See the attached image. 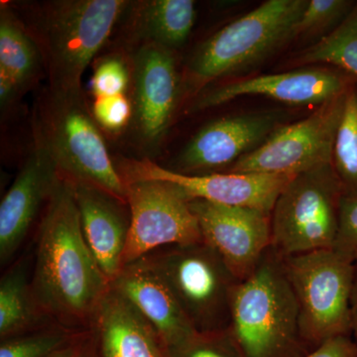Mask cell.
I'll return each mask as SVG.
<instances>
[{
	"label": "cell",
	"mask_w": 357,
	"mask_h": 357,
	"mask_svg": "<svg viewBox=\"0 0 357 357\" xmlns=\"http://www.w3.org/2000/svg\"><path fill=\"white\" fill-rule=\"evenodd\" d=\"M198 333L227 330L238 279L208 244H176L144 256Z\"/></svg>",
	"instance_id": "6"
},
{
	"label": "cell",
	"mask_w": 357,
	"mask_h": 357,
	"mask_svg": "<svg viewBox=\"0 0 357 357\" xmlns=\"http://www.w3.org/2000/svg\"><path fill=\"white\" fill-rule=\"evenodd\" d=\"M31 285L46 316L75 332L91 330L110 290L82 231L75 184L61 176L40 222Z\"/></svg>",
	"instance_id": "1"
},
{
	"label": "cell",
	"mask_w": 357,
	"mask_h": 357,
	"mask_svg": "<svg viewBox=\"0 0 357 357\" xmlns=\"http://www.w3.org/2000/svg\"><path fill=\"white\" fill-rule=\"evenodd\" d=\"M169 357H243L227 330L196 333L168 349Z\"/></svg>",
	"instance_id": "27"
},
{
	"label": "cell",
	"mask_w": 357,
	"mask_h": 357,
	"mask_svg": "<svg viewBox=\"0 0 357 357\" xmlns=\"http://www.w3.org/2000/svg\"><path fill=\"white\" fill-rule=\"evenodd\" d=\"M129 70L117 56L105 58L96 68L91 77V91L96 98L124 95L129 84Z\"/></svg>",
	"instance_id": "28"
},
{
	"label": "cell",
	"mask_w": 357,
	"mask_h": 357,
	"mask_svg": "<svg viewBox=\"0 0 357 357\" xmlns=\"http://www.w3.org/2000/svg\"><path fill=\"white\" fill-rule=\"evenodd\" d=\"M110 287L154 326L168 349L198 333L161 276L144 259L124 265Z\"/></svg>",
	"instance_id": "17"
},
{
	"label": "cell",
	"mask_w": 357,
	"mask_h": 357,
	"mask_svg": "<svg viewBox=\"0 0 357 357\" xmlns=\"http://www.w3.org/2000/svg\"><path fill=\"white\" fill-rule=\"evenodd\" d=\"M189 204L204 243L217 251L238 280L248 278L271 248V215L204 199H191Z\"/></svg>",
	"instance_id": "12"
},
{
	"label": "cell",
	"mask_w": 357,
	"mask_h": 357,
	"mask_svg": "<svg viewBox=\"0 0 357 357\" xmlns=\"http://www.w3.org/2000/svg\"><path fill=\"white\" fill-rule=\"evenodd\" d=\"M347 93L319 105L306 119L277 128L263 144L230 167L227 173L298 175L332 163Z\"/></svg>",
	"instance_id": "9"
},
{
	"label": "cell",
	"mask_w": 357,
	"mask_h": 357,
	"mask_svg": "<svg viewBox=\"0 0 357 357\" xmlns=\"http://www.w3.org/2000/svg\"><path fill=\"white\" fill-rule=\"evenodd\" d=\"M91 357H100V356H98V352H96V349L95 354H93V356H91Z\"/></svg>",
	"instance_id": "34"
},
{
	"label": "cell",
	"mask_w": 357,
	"mask_h": 357,
	"mask_svg": "<svg viewBox=\"0 0 357 357\" xmlns=\"http://www.w3.org/2000/svg\"><path fill=\"white\" fill-rule=\"evenodd\" d=\"M34 135L61 177L128 203L126 185L110 159L83 91L61 93L48 89L36 109Z\"/></svg>",
	"instance_id": "4"
},
{
	"label": "cell",
	"mask_w": 357,
	"mask_h": 357,
	"mask_svg": "<svg viewBox=\"0 0 357 357\" xmlns=\"http://www.w3.org/2000/svg\"><path fill=\"white\" fill-rule=\"evenodd\" d=\"M349 0H307L306 8L295 28V36H309L328 28H337L354 8Z\"/></svg>",
	"instance_id": "26"
},
{
	"label": "cell",
	"mask_w": 357,
	"mask_h": 357,
	"mask_svg": "<svg viewBox=\"0 0 357 357\" xmlns=\"http://www.w3.org/2000/svg\"><path fill=\"white\" fill-rule=\"evenodd\" d=\"M344 191L333 163L294 176L271 213V248L281 257L335 246Z\"/></svg>",
	"instance_id": "8"
},
{
	"label": "cell",
	"mask_w": 357,
	"mask_h": 357,
	"mask_svg": "<svg viewBox=\"0 0 357 357\" xmlns=\"http://www.w3.org/2000/svg\"><path fill=\"white\" fill-rule=\"evenodd\" d=\"M126 184L155 180L175 187L188 201L204 199L223 206L255 208L271 215L275 203L296 175L261 173H211L188 175L174 172L151 160H131L119 169Z\"/></svg>",
	"instance_id": "11"
},
{
	"label": "cell",
	"mask_w": 357,
	"mask_h": 357,
	"mask_svg": "<svg viewBox=\"0 0 357 357\" xmlns=\"http://www.w3.org/2000/svg\"><path fill=\"white\" fill-rule=\"evenodd\" d=\"M332 163L344 195L357 194V82L345 96L333 144Z\"/></svg>",
	"instance_id": "24"
},
{
	"label": "cell",
	"mask_w": 357,
	"mask_h": 357,
	"mask_svg": "<svg viewBox=\"0 0 357 357\" xmlns=\"http://www.w3.org/2000/svg\"><path fill=\"white\" fill-rule=\"evenodd\" d=\"M283 115L277 112H259L211 122L192 136L178 155L173 168L168 169L188 175H204L227 166L230 168L280 128Z\"/></svg>",
	"instance_id": "13"
},
{
	"label": "cell",
	"mask_w": 357,
	"mask_h": 357,
	"mask_svg": "<svg viewBox=\"0 0 357 357\" xmlns=\"http://www.w3.org/2000/svg\"><path fill=\"white\" fill-rule=\"evenodd\" d=\"M91 114L98 126L112 132H117L130 121L133 107L126 95L102 96L96 98Z\"/></svg>",
	"instance_id": "30"
},
{
	"label": "cell",
	"mask_w": 357,
	"mask_h": 357,
	"mask_svg": "<svg viewBox=\"0 0 357 357\" xmlns=\"http://www.w3.org/2000/svg\"><path fill=\"white\" fill-rule=\"evenodd\" d=\"M229 331L243 357H304L312 351L301 333L299 307L282 257L271 248L237 285Z\"/></svg>",
	"instance_id": "2"
},
{
	"label": "cell",
	"mask_w": 357,
	"mask_h": 357,
	"mask_svg": "<svg viewBox=\"0 0 357 357\" xmlns=\"http://www.w3.org/2000/svg\"><path fill=\"white\" fill-rule=\"evenodd\" d=\"M126 185L130 229L123 266L157 249L203 241L189 201L172 185L138 180Z\"/></svg>",
	"instance_id": "10"
},
{
	"label": "cell",
	"mask_w": 357,
	"mask_h": 357,
	"mask_svg": "<svg viewBox=\"0 0 357 357\" xmlns=\"http://www.w3.org/2000/svg\"><path fill=\"white\" fill-rule=\"evenodd\" d=\"M60 178L55 164L35 142L31 154L0 204V262L10 261L24 243L35 218L48 204Z\"/></svg>",
	"instance_id": "16"
},
{
	"label": "cell",
	"mask_w": 357,
	"mask_h": 357,
	"mask_svg": "<svg viewBox=\"0 0 357 357\" xmlns=\"http://www.w3.org/2000/svg\"><path fill=\"white\" fill-rule=\"evenodd\" d=\"M95 351L96 340L93 332L82 331L48 357H91Z\"/></svg>",
	"instance_id": "31"
},
{
	"label": "cell",
	"mask_w": 357,
	"mask_h": 357,
	"mask_svg": "<svg viewBox=\"0 0 357 357\" xmlns=\"http://www.w3.org/2000/svg\"><path fill=\"white\" fill-rule=\"evenodd\" d=\"M75 195L84 239L112 283L123 267L130 229L128 204L91 185L75 184Z\"/></svg>",
	"instance_id": "18"
},
{
	"label": "cell",
	"mask_w": 357,
	"mask_h": 357,
	"mask_svg": "<svg viewBox=\"0 0 357 357\" xmlns=\"http://www.w3.org/2000/svg\"><path fill=\"white\" fill-rule=\"evenodd\" d=\"M356 82L342 70L305 68L238 79L201 91L192 103L191 110L213 109L245 96H266L293 105H321L344 95Z\"/></svg>",
	"instance_id": "14"
},
{
	"label": "cell",
	"mask_w": 357,
	"mask_h": 357,
	"mask_svg": "<svg viewBox=\"0 0 357 357\" xmlns=\"http://www.w3.org/2000/svg\"><path fill=\"white\" fill-rule=\"evenodd\" d=\"M77 333L54 324L34 332L6 338L0 344V357H48Z\"/></svg>",
	"instance_id": "25"
},
{
	"label": "cell",
	"mask_w": 357,
	"mask_h": 357,
	"mask_svg": "<svg viewBox=\"0 0 357 357\" xmlns=\"http://www.w3.org/2000/svg\"><path fill=\"white\" fill-rule=\"evenodd\" d=\"M129 3L124 0H58L37 6L26 27L41 52L50 91H83L84 70Z\"/></svg>",
	"instance_id": "3"
},
{
	"label": "cell",
	"mask_w": 357,
	"mask_h": 357,
	"mask_svg": "<svg viewBox=\"0 0 357 357\" xmlns=\"http://www.w3.org/2000/svg\"><path fill=\"white\" fill-rule=\"evenodd\" d=\"M91 331L100 357H169L168 347L154 326L112 287Z\"/></svg>",
	"instance_id": "19"
},
{
	"label": "cell",
	"mask_w": 357,
	"mask_h": 357,
	"mask_svg": "<svg viewBox=\"0 0 357 357\" xmlns=\"http://www.w3.org/2000/svg\"><path fill=\"white\" fill-rule=\"evenodd\" d=\"M196 15L192 0L141 1L135 10L134 32L144 43L174 51L189 38Z\"/></svg>",
	"instance_id": "20"
},
{
	"label": "cell",
	"mask_w": 357,
	"mask_h": 357,
	"mask_svg": "<svg viewBox=\"0 0 357 357\" xmlns=\"http://www.w3.org/2000/svg\"><path fill=\"white\" fill-rule=\"evenodd\" d=\"M351 337L357 342V261L354 267V285L351 293Z\"/></svg>",
	"instance_id": "33"
},
{
	"label": "cell",
	"mask_w": 357,
	"mask_h": 357,
	"mask_svg": "<svg viewBox=\"0 0 357 357\" xmlns=\"http://www.w3.org/2000/svg\"><path fill=\"white\" fill-rule=\"evenodd\" d=\"M304 357H357V342L352 337L331 338Z\"/></svg>",
	"instance_id": "32"
},
{
	"label": "cell",
	"mask_w": 357,
	"mask_h": 357,
	"mask_svg": "<svg viewBox=\"0 0 357 357\" xmlns=\"http://www.w3.org/2000/svg\"><path fill=\"white\" fill-rule=\"evenodd\" d=\"M333 249L351 261H357V194L342 197Z\"/></svg>",
	"instance_id": "29"
},
{
	"label": "cell",
	"mask_w": 357,
	"mask_h": 357,
	"mask_svg": "<svg viewBox=\"0 0 357 357\" xmlns=\"http://www.w3.org/2000/svg\"><path fill=\"white\" fill-rule=\"evenodd\" d=\"M307 4V0H268L206 39L188 65L191 91L259 62L296 37Z\"/></svg>",
	"instance_id": "5"
},
{
	"label": "cell",
	"mask_w": 357,
	"mask_h": 357,
	"mask_svg": "<svg viewBox=\"0 0 357 357\" xmlns=\"http://www.w3.org/2000/svg\"><path fill=\"white\" fill-rule=\"evenodd\" d=\"M294 63L333 66L357 79V2L337 28L301 52Z\"/></svg>",
	"instance_id": "23"
},
{
	"label": "cell",
	"mask_w": 357,
	"mask_h": 357,
	"mask_svg": "<svg viewBox=\"0 0 357 357\" xmlns=\"http://www.w3.org/2000/svg\"><path fill=\"white\" fill-rule=\"evenodd\" d=\"M48 321L33 293L27 267L20 260L0 280V340L40 330L50 326Z\"/></svg>",
	"instance_id": "21"
},
{
	"label": "cell",
	"mask_w": 357,
	"mask_h": 357,
	"mask_svg": "<svg viewBox=\"0 0 357 357\" xmlns=\"http://www.w3.org/2000/svg\"><path fill=\"white\" fill-rule=\"evenodd\" d=\"M44 68L36 41L20 18L1 7L0 13V74L6 75L20 91L27 89Z\"/></svg>",
	"instance_id": "22"
},
{
	"label": "cell",
	"mask_w": 357,
	"mask_h": 357,
	"mask_svg": "<svg viewBox=\"0 0 357 357\" xmlns=\"http://www.w3.org/2000/svg\"><path fill=\"white\" fill-rule=\"evenodd\" d=\"M282 261L306 344L314 349L331 338L351 337L356 263L333 248L282 257Z\"/></svg>",
	"instance_id": "7"
},
{
	"label": "cell",
	"mask_w": 357,
	"mask_h": 357,
	"mask_svg": "<svg viewBox=\"0 0 357 357\" xmlns=\"http://www.w3.org/2000/svg\"><path fill=\"white\" fill-rule=\"evenodd\" d=\"M133 116L141 139L155 143L166 132L180 93L173 51L144 43L134 54Z\"/></svg>",
	"instance_id": "15"
}]
</instances>
